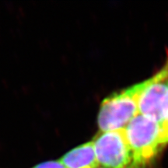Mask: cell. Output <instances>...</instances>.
Wrapping results in <instances>:
<instances>
[{"label": "cell", "instance_id": "1", "mask_svg": "<svg viewBox=\"0 0 168 168\" xmlns=\"http://www.w3.org/2000/svg\"><path fill=\"white\" fill-rule=\"evenodd\" d=\"M145 86V81L112 93L103 100L97 117L100 132L127 127L139 114V100Z\"/></svg>", "mask_w": 168, "mask_h": 168}, {"label": "cell", "instance_id": "2", "mask_svg": "<svg viewBox=\"0 0 168 168\" xmlns=\"http://www.w3.org/2000/svg\"><path fill=\"white\" fill-rule=\"evenodd\" d=\"M132 156L131 168H148L164 148L160 126L142 114H137L125 128Z\"/></svg>", "mask_w": 168, "mask_h": 168}, {"label": "cell", "instance_id": "3", "mask_svg": "<svg viewBox=\"0 0 168 168\" xmlns=\"http://www.w3.org/2000/svg\"><path fill=\"white\" fill-rule=\"evenodd\" d=\"M99 168H131L132 156L125 128L99 132L92 140Z\"/></svg>", "mask_w": 168, "mask_h": 168}, {"label": "cell", "instance_id": "4", "mask_svg": "<svg viewBox=\"0 0 168 168\" xmlns=\"http://www.w3.org/2000/svg\"><path fill=\"white\" fill-rule=\"evenodd\" d=\"M139 114L159 125L168 115V83L162 69L153 77L145 80L139 100Z\"/></svg>", "mask_w": 168, "mask_h": 168}, {"label": "cell", "instance_id": "5", "mask_svg": "<svg viewBox=\"0 0 168 168\" xmlns=\"http://www.w3.org/2000/svg\"><path fill=\"white\" fill-rule=\"evenodd\" d=\"M59 160L65 168H99L92 141L72 149Z\"/></svg>", "mask_w": 168, "mask_h": 168}, {"label": "cell", "instance_id": "6", "mask_svg": "<svg viewBox=\"0 0 168 168\" xmlns=\"http://www.w3.org/2000/svg\"><path fill=\"white\" fill-rule=\"evenodd\" d=\"M160 142L162 145H166L168 143V115L164 121L162 122V124L160 125Z\"/></svg>", "mask_w": 168, "mask_h": 168}, {"label": "cell", "instance_id": "7", "mask_svg": "<svg viewBox=\"0 0 168 168\" xmlns=\"http://www.w3.org/2000/svg\"><path fill=\"white\" fill-rule=\"evenodd\" d=\"M32 168H65L60 160H51L47 162H43Z\"/></svg>", "mask_w": 168, "mask_h": 168}, {"label": "cell", "instance_id": "8", "mask_svg": "<svg viewBox=\"0 0 168 168\" xmlns=\"http://www.w3.org/2000/svg\"><path fill=\"white\" fill-rule=\"evenodd\" d=\"M163 69L164 70L165 73H166V78H167V83H168V61L167 62V64L164 65Z\"/></svg>", "mask_w": 168, "mask_h": 168}]
</instances>
